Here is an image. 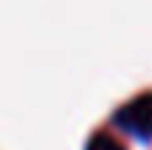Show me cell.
Here are the masks:
<instances>
[{"label": "cell", "instance_id": "1", "mask_svg": "<svg viewBox=\"0 0 152 150\" xmlns=\"http://www.w3.org/2000/svg\"><path fill=\"white\" fill-rule=\"evenodd\" d=\"M115 123H118L123 132L139 137V140L152 137V91L139 94V97L131 99L126 107H120L118 115H115Z\"/></svg>", "mask_w": 152, "mask_h": 150}, {"label": "cell", "instance_id": "2", "mask_svg": "<svg viewBox=\"0 0 152 150\" xmlns=\"http://www.w3.org/2000/svg\"><path fill=\"white\" fill-rule=\"evenodd\" d=\"M86 150H123V145L118 140H112L110 134H96V137L88 140Z\"/></svg>", "mask_w": 152, "mask_h": 150}]
</instances>
